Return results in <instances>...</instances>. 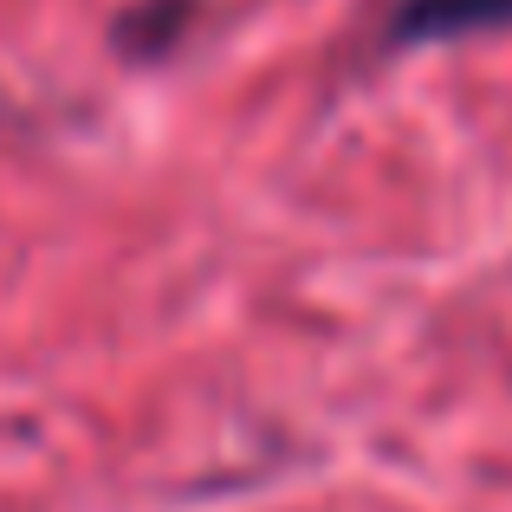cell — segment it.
Wrapping results in <instances>:
<instances>
[{
    "mask_svg": "<svg viewBox=\"0 0 512 512\" xmlns=\"http://www.w3.org/2000/svg\"><path fill=\"white\" fill-rule=\"evenodd\" d=\"M480 33H512V0H389L376 46L409 52V46H454Z\"/></svg>",
    "mask_w": 512,
    "mask_h": 512,
    "instance_id": "cell-1",
    "label": "cell"
},
{
    "mask_svg": "<svg viewBox=\"0 0 512 512\" xmlns=\"http://www.w3.org/2000/svg\"><path fill=\"white\" fill-rule=\"evenodd\" d=\"M195 20H201V0H130L111 20V46L137 65H156L182 46Z\"/></svg>",
    "mask_w": 512,
    "mask_h": 512,
    "instance_id": "cell-2",
    "label": "cell"
}]
</instances>
